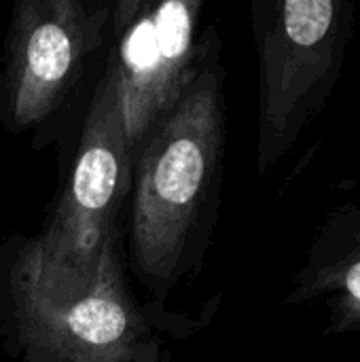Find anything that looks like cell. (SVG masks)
I'll list each match as a JSON object with an SVG mask.
<instances>
[{
  "mask_svg": "<svg viewBox=\"0 0 360 362\" xmlns=\"http://www.w3.org/2000/svg\"><path fill=\"white\" fill-rule=\"evenodd\" d=\"M208 316L140 303L127 280L121 227L87 276L57 267L38 235L0 242V346L11 362H172Z\"/></svg>",
  "mask_w": 360,
  "mask_h": 362,
  "instance_id": "obj_1",
  "label": "cell"
},
{
  "mask_svg": "<svg viewBox=\"0 0 360 362\" xmlns=\"http://www.w3.org/2000/svg\"><path fill=\"white\" fill-rule=\"evenodd\" d=\"M323 301L325 337L360 333V204L329 210L282 299L286 308Z\"/></svg>",
  "mask_w": 360,
  "mask_h": 362,
  "instance_id": "obj_7",
  "label": "cell"
},
{
  "mask_svg": "<svg viewBox=\"0 0 360 362\" xmlns=\"http://www.w3.org/2000/svg\"><path fill=\"white\" fill-rule=\"evenodd\" d=\"M132 182L134 163L119 95L106 68L91 95L66 189L45 229L36 233L45 255L57 267L87 276L119 229V212L132 193Z\"/></svg>",
  "mask_w": 360,
  "mask_h": 362,
  "instance_id": "obj_6",
  "label": "cell"
},
{
  "mask_svg": "<svg viewBox=\"0 0 360 362\" xmlns=\"http://www.w3.org/2000/svg\"><path fill=\"white\" fill-rule=\"evenodd\" d=\"M204 0H117L108 59L132 163L182 95L199 55Z\"/></svg>",
  "mask_w": 360,
  "mask_h": 362,
  "instance_id": "obj_5",
  "label": "cell"
},
{
  "mask_svg": "<svg viewBox=\"0 0 360 362\" xmlns=\"http://www.w3.org/2000/svg\"><path fill=\"white\" fill-rule=\"evenodd\" d=\"M112 2L19 0L11 8L0 74V121L23 134L47 119L108 45Z\"/></svg>",
  "mask_w": 360,
  "mask_h": 362,
  "instance_id": "obj_4",
  "label": "cell"
},
{
  "mask_svg": "<svg viewBox=\"0 0 360 362\" xmlns=\"http://www.w3.org/2000/svg\"><path fill=\"white\" fill-rule=\"evenodd\" d=\"M227 159V70L216 25L202 32L193 76L146 136L132 182L127 267L149 303L202 274L219 221Z\"/></svg>",
  "mask_w": 360,
  "mask_h": 362,
  "instance_id": "obj_2",
  "label": "cell"
},
{
  "mask_svg": "<svg viewBox=\"0 0 360 362\" xmlns=\"http://www.w3.org/2000/svg\"><path fill=\"white\" fill-rule=\"evenodd\" d=\"M352 0H252L257 172L280 163L329 104L354 36Z\"/></svg>",
  "mask_w": 360,
  "mask_h": 362,
  "instance_id": "obj_3",
  "label": "cell"
}]
</instances>
